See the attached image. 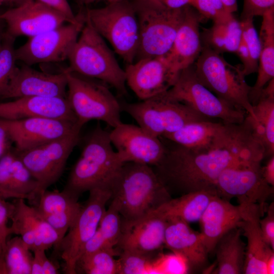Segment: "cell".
<instances>
[{"mask_svg":"<svg viewBox=\"0 0 274 274\" xmlns=\"http://www.w3.org/2000/svg\"><path fill=\"white\" fill-rule=\"evenodd\" d=\"M78 3L82 4H88L97 1H106L109 3L114 1V0H76Z\"/></svg>","mask_w":274,"mask_h":274,"instance_id":"cell-56","label":"cell"},{"mask_svg":"<svg viewBox=\"0 0 274 274\" xmlns=\"http://www.w3.org/2000/svg\"><path fill=\"white\" fill-rule=\"evenodd\" d=\"M0 274H8L4 254H0Z\"/></svg>","mask_w":274,"mask_h":274,"instance_id":"cell-53","label":"cell"},{"mask_svg":"<svg viewBox=\"0 0 274 274\" xmlns=\"http://www.w3.org/2000/svg\"><path fill=\"white\" fill-rule=\"evenodd\" d=\"M78 198L63 190H46L40 195L36 208L43 217L59 215L80 207Z\"/></svg>","mask_w":274,"mask_h":274,"instance_id":"cell-36","label":"cell"},{"mask_svg":"<svg viewBox=\"0 0 274 274\" xmlns=\"http://www.w3.org/2000/svg\"><path fill=\"white\" fill-rule=\"evenodd\" d=\"M30 1L32 0H10V5L13 6V7H15Z\"/></svg>","mask_w":274,"mask_h":274,"instance_id":"cell-55","label":"cell"},{"mask_svg":"<svg viewBox=\"0 0 274 274\" xmlns=\"http://www.w3.org/2000/svg\"><path fill=\"white\" fill-rule=\"evenodd\" d=\"M0 186L35 200L38 184L14 149L0 158Z\"/></svg>","mask_w":274,"mask_h":274,"instance_id":"cell-30","label":"cell"},{"mask_svg":"<svg viewBox=\"0 0 274 274\" xmlns=\"http://www.w3.org/2000/svg\"><path fill=\"white\" fill-rule=\"evenodd\" d=\"M21 236L7 240L3 252L8 274H31L33 256Z\"/></svg>","mask_w":274,"mask_h":274,"instance_id":"cell-35","label":"cell"},{"mask_svg":"<svg viewBox=\"0 0 274 274\" xmlns=\"http://www.w3.org/2000/svg\"><path fill=\"white\" fill-rule=\"evenodd\" d=\"M112 144L122 163L134 162L156 165L165 151L159 140L140 126L121 123L110 132Z\"/></svg>","mask_w":274,"mask_h":274,"instance_id":"cell-17","label":"cell"},{"mask_svg":"<svg viewBox=\"0 0 274 274\" xmlns=\"http://www.w3.org/2000/svg\"><path fill=\"white\" fill-rule=\"evenodd\" d=\"M242 220L239 227L247 240L243 273L266 274V263L274 254L266 243L260 225L263 208L256 203H241Z\"/></svg>","mask_w":274,"mask_h":274,"instance_id":"cell-24","label":"cell"},{"mask_svg":"<svg viewBox=\"0 0 274 274\" xmlns=\"http://www.w3.org/2000/svg\"><path fill=\"white\" fill-rule=\"evenodd\" d=\"M241 220L239 205H233L218 195L214 196L199 220L208 254L215 251L217 243L225 234L238 227Z\"/></svg>","mask_w":274,"mask_h":274,"instance_id":"cell-26","label":"cell"},{"mask_svg":"<svg viewBox=\"0 0 274 274\" xmlns=\"http://www.w3.org/2000/svg\"><path fill=\"white\" fill-rule=\"evenodd\" d=\"M199 81L219 98L254 117L249 99L251 90L245 80L242 64L228 63L221 54L202 47L194 63Z\"/></svg>","mask_w":274,"mask_h":274,"instance_id":"cell-6","label":"cell"},{"mask_svg":"<svg viewBox=\"0 0 274 274\" xmlns=\"http://www.w3.org/2000/svg\"><path fill=\"white\" fill-rule=\"evenodd\" d=\"M125 72L126 83L141 100L167 91L176 80L164 55L138 60Z\"/></svg>","mask_w":274,"mask_h":274,"instance_id":"cell-21","label":"cell"},{"mask_svg":"<svg viewBox=\"0 0 274 274\" xmlns=\"http://www.w3.org/2000/svg\"><path fill=\"white\" fill-rule=\"evenodd\" d=\"M65 69L58 73L40 72L23 64L16 66L0 100L26 96L66 97Z\"/></svg>","mask_w":274,"mask_h":274,"instance_id":"cell-19","label":"cell"},{"mask_svg":"<svg viewBox=\"0 0 274 274\" xmlns=\"http://www.w3.org/2000/svg\"><path fill=\"white\" fill-rule=\"evenodd\" d=\"M241 229L237 227L225 234L217 243L216 251L218 274L243 273L246 247L241 238Z\"/></svg>","mask_w":274,"mask_h":274,"instance_id":"cell-32","label":"cell"},{"mask_svg":"<svg viewBox=\"0 0 274 274\" xmlns=\"http://www.w3.org/2000/svg\"><path fill=\"white\" fill-rule=\"evenodd\" d=\"M252 134L245 119L239 124L202 120L186 124L163 138L183 147L208 150L227 146Z\"/></svg>","mask_w":274,"mask_h":274,"instance_id":"cell-15","label":"cell"},{"mask_svg":"<svg viewBox=\"0 0 274 274\" xmlns=\"http://www.w3.org/2000/svg\"><path fill=\"white\" fill-rule=\"evenodd\" d=\"M67 59L70 65L67 68L70 71L101 81L114 87L120 94L127 93L125 70L86 18Z\"/></svg>","mask_w":274,"mask_h":274,"instance_id":"cell-4","label":"cell"},{"mask_svg":"<svg viewBox=\"0 0 274 274\" xmlns=\"http://www.w3.org/2000/svg\"><path fill=\"white\" fill-rule=\"evenodd\" d=\"M64 69L66 98L79 125L83 127L92 120L103 121L112 128L122 123L121 104L107 84Z\"/></svg>","mask_w":274,"mask_h":274,"instance_id":"cell-7","label":"cell"},{"mask_svg":"<svg viewBox=\"0 0 274 274\" xmlns=\"http://www.w3.org/2000/svg\"><path fill=\"white\" fill-rule=\"evenodd\" d=\"M262 233L266 243L274 249V203L271 202L265 217L260 220Z\"/></svg>","mask_w":274,"mask_h":274,"instance_id":"cell-45","label":"cell"},{"mask_svg":"<svg viewBox=\"0 0 274 274\" xmlns=\"http://www.w3.org/2000/svg\"><path fill=\"white\" fill-rule=\"evenodd\" d=\"M261 91L253 106L254 117L249 115L245 119L255 139L262 145L265 156L274 155V78Z\"/></svg>","mask_w":274,"mask_h":274,"instance_id":"cell-28","label":"cell"},{"mask_svg":"<svg viewBox=\"0 0 274 274\" xmlns=\"http://www.w3.org/2000/svg\"><path fill=\"white\" fill-rule=\"evenodd\" d=\"M89 195L69 228L66 233L55 248L64 262V271L67 274H76L75 266L84 247L96 232L100 219L111 198L108 187L90 190Z\"/></svg>","mask_w":274,"mask_h":274,"instance_id":"cell-11","label":"cell"},{"mask_svg":"<svg viewBox=\"0 0 274 274\" xmlns=\"http://www.w3.org/2000/svg\"><path fill=\"white\" fill-rule=\"evenodd\" d=\"M193 7L204 19L214 22L226 21L234 16L228 12L221 0H191Z\"/></svg>","mask_w":274,"mask_h":274,"instance_id":"cell-39","label":"cell"},{"mask_svg":"<svg viewBox=\"0 0 274 274\" xmlns=\"http://www.w3.org/2000/svg\"><path fill=\"white\" fill-rule=\"evenodd\" d=\"M139 25L136 60L164 56L170 49L184 15L185 7L176 9L133 3Z\"/></svg>","mask_w":274,"mask_h":274,"instance_id":"cell-9","label":"cell"},{"mask_svg":"<svg viewBox=\"0 0 274 274\" xmlns=\"http://www.w3.org/2000/svg\"><path fill=\"white\" fill-rule=\"evenodd\" d=\"M5 246L6 245L3 243L0 237V254H1L3 252Z\"/></svg>","mask_w":274,"mask_h":274,"instance_id":"cell-57","label":"cell"},{"mask_svg":"<svg viewBox=\"0 0 274 274\" xmlns=\"http://www.w3.org/2000/svg\"><path fill=\"white\" fill-rule=\"evenodd\" d=\"M86 19L127 63L133 62L140 43L139 25L132 2L120 0L84 11Z\"/></svg>","mask_w":274,"mask_h":274,"instance_id":"cell-5","label":"cell"},{"mask_svg":"<svg viewBox=\"0 0 274 274\" xmlns=\"http://www.w3.org/2000/svg\"><path fill=\"white\" fill-rule=\"evenodd\" d=\"M46 250L39 249L35 250L31 263V274H57L59 272L55 264L46 255Z\"/></svg>","mask_w":274,"mask_h":274,"instance_id":"cell-43","label":"cell"},{"mask_svg":"<svg viewBox=\"0 0 274 274\" xmlns=\"http://www.w3.org/2000/svg\"><path fill=\"white\" fill-rule=\"evenodd\" d=\"M203 19L193 7L189 5L185 7L184 17L172 47L164 55L176 79L181 71L194 63L201 53L199 26Z\"/></svg>","mask_w":274,"mask_h":274,"instance_id":"cell-22","label":"cell"},{"mask_svg":"<svg viewBox=\"0 0 274 274\" xmlns=\"http://www.w3.org/2000/svg\"><path fill=\"white\" fill-rule=\"evenodd\" d=\"M0 19L6 24L5 33L14 38L32 37L70 23L60 13L36 0L0 13Z\"/></svg>","mask_w":274,"mask_h":274,"instance_id":"cell-18","label":"cell"},{"mask_svg":"<svg viewBox=\"0 0 274 274\" xmlns=\"http://www.w3.org/2000/svg\"><path fill=\"white\" fill-rule=\"evenodd\" d=\"M14 209L13 202L0 198V237L6 245L8 236L13 234L8 222L10 219Z\"/></svg>","mask_w":274,"mask_h":274,"instance_id":"cell-44","label":"cell"},{"mask_svg":"<svg viewBox=\"0 0 274 274\" xmlns=\"http://www.w3.org/2000/svg\"><path fill=\"white\" fill-rule=\"evenodd\" d=\"M81 129L25 151L14 150L37 182L36 199L61 177L70 155L80 141Z\"/></svg>","mask_w":274,"mask_h":274,"instance_id":"cell-12","label":"cell"},{"mask_svg":"<svg viewBox=\"0 0 274 274\" xmlns=\"http://www.w3.org/2000/svg\"><path fill=\"white\" fill-rule=\"evenodd\" d=\"M172 99L185 104L210 119L226 124L243 122L246 112L218 97L197 78L194 64L180 72L173 85L166 91Z\"/></svg>","mask_w":274,"mask_h":274,"instance_id":"cell-10","label":"cell"},{"mask_svg":"<svg viewBox=\"0 0 274 274\" xmlns=\"http://www.w3.org/2000/svg\"><path fill=\"white\" fill-rule=\"evenodd\" d=\"M77 15L76 22L64 24L29 38L25 44L15 49L17 61L30 66L67 59L85 23L84 11Z\"/></svg>","mask_w":274,"mask_h":274,"instance_id":"cell-13","label":"cell"},{"mask_svg":"<svg viewBox=\"0 0 274 274\" xmlns=\"http://www.w3.org/2000/svg\"><path fill=\"white\" fill-rule=\"evenodd\" d=\"M191 0H134V3L159 8L176 9L190 5Z\"/></svg>","mask_w":274,"mask_h":274,"instance_id":"cell-47","label":"cell"},{"mask_svg":"<svg viewBox=\"0 0 274 274\" xmlns=\"http://www.w3.org/2000/svg\"><path fill=\"white\" fill-rule=\"evenodd\" d=\"M261 162L241 160L225 168L216 184L218 195L227 200L235 197L239 204L256 203L263 208L273 187L264 179Z\"/></svg>","mask_w":274,"mask_h":274,"instance_id":"cell-14","label":"cell"},{"mask_svg":"<svg viewBox=\"0 0 274 274\" xmlns=\"http://www.w3.org/2000/svg\"><path fill=\"white\" fill-rule=\"evenodd\" d=\"M166 219L164 245L182 256L191 266L203 264L208 253L201 232L194 231L188 223L180 219L170 217Z\"/></svg>","mask_w":274,"mask_h":274,"instance_id":"cell-27","label":"cell"},{"mask_svg":"<svg viewBox=\"0 0 274 274\" xmlns=\"http://www.w3.org/2000/svg\"><path fill=\"white\" fill-rule=\"evenodd\" d=\"M12 144L6 130L0 125V158L12 149Z\"/></svg>","mask_w":274,"mask_h":274,"instance_id":"cell-49","label":"cell"},{"mask_svg":"<svg viewBox=\"0 0 274 274\" xmlns=\"http://www.w3.org/2000/svg\"><path fill=\"white\" fill-rule=\"evenodd\" d=\"M46 118L77 122L67 98L26 96L0 102V118L19 120Z\"/></svg>","mask_w":274,"mask_h":274,"instance_id":"cell-25","label":"cell"},{"mask_svg":"<svg viewBox=\"0 0 274 274\" xmlns=\"http://www.w3.org/2000/svg\"><path fill=\"white\" fill-rule=\"evenodd\" d=\"M272 8H274V0H244L241 20L262 16Z\"/></svg>","mask_w":274,"mask_h":274,"instance_id":"cell-42","label":"cell"},{"mask_svg":"<svg viewBox=\"0 0 274 274\" xmlns=\"http://www.w3.org/2000/svg\"><path fill=\"white\" fill-rule=\"evenodd\" d=\"M36 1L60 13L66 17L70 23H74L78 20V15L74 14L67 0Z\"/></svg>","mask_w":274,"mask_h":274,"instance_id":"cell-46","label":"cell"},{"mask_svg":"<svg viewBox=\"0 0 274 274\" xmlns=\"http://www.w3.org/2000/svg\"><path fill=\"white\" fill-rule=\"evenodd\" d=\"M118 254L108 250H100L90 255L81 256L75 266L76 273L119 274Z\"/></svg>","mask_w":274,"mask_h":274,"instance_id":"cell-34","label":"cell"},{"mask_svg":"<svg viewBox=\"0 0 274 274\" xmlns=\"http://www.w3.org/2000/svg\"><path fill=\"white\" fill-rule=\"evenodd\" d=\"M262 175L266 182L271 186L274 185V155L270 156L266 165L262 167Z\"/></svg>","mask_w":274,"mask_h":274,"instance_id":"cell-48","label":"cell"},{"mask_svg":"<svg viewBox=\"0 0 274 274\" xmlns=\"http://www.w3.org/2000/svg\"><path fill=\"white\" fill-rule=\"evenodd\" d=\"M262 145L253 134L227 146L198 150L175 144L165 146L156 174L169 192L182 194L202 190L216 189L221 173L241 160L257 159L264 154Z\"/></svg>","mask_w":274,"mask_h":274,"instance_id":"cell-1","label":"cell"},{"mask_svg":"<svg viewBox=\"0 0 274 274\" xmlns=\"http://www.w3.org/2000/svg\"><path fill=\"white\" fill-rule=\"evenodd\" d=\"M108 187L112 201L126 221L150 214L172 198L156 172L147 164L123 163Z\"/></svg>","mask_w":274,"mask_h":274,"instance_id":"cell-2","label":"cell"},{"mask_svg":"<svg viewBox=\"0 0 274 274\" xmlns=\"http://www.w3.org/2000/svg\"><path fill=\"white\" fill-rule=\"evenodd\" d=\"M166 224V218L154 211L133 220L122 219L116 247L119 253L125 251L152 256L164 245Z\"/></svg>","mask_w":274,"mask_h":274,"instance_id":"cell-20","label":"cell"},{"mask_svg":"<svg viewBox=\"0 0 274 274\" xmlns=\"http://www.w3.org/2000/svg\"><path fill=\"white\" fill-rule=\"evenodd\" d=\"M224 4L226 10L230 13H233L237 10V0H221Z\"/></svg>","mask_w":274,"mask_h":274,"instance_id":"cell-51","label":"cell"},{"mask_svg":"<svg viewBox=\"0 0 274 274\" xmlns=\"http://www.w3.org/2000/svg\"><path fill=\"white\" fill-rule=\"evenodd\" d=\"M123 163L113 148L110 132L98 124L85 136L63 190L79 198L92 189L108 187Z\"/></svg>","mask_w":274,"mask_h":274,"instance_id":"cell-3","label":"cell"},{"mask_svg":"<svg viewBox=\"0 0 274 274\" xmlns=\"http://www.w3.org/2000/svg\"><path fill=\"white\" fill-rule=\"evenodd\" d=\"M274 273V254L268 258L266 263V274Z\"/></svg>","mask_w":274,"mask_h":274,"instance_id":"cell-52","label":"cell"},{"mask_svg":"<svg viewBox=\"0 0 274 274\" xmlns=\"http://www.w3.org/2000/svg\"><path fill=\"white\" fill-rule=\"evenodd\" d=\"M4 5H10V0H0V7Z\"/></svg>","mask_w":274,"mask_h":274,"instance_id":"cell-58","label":"cell"},{"mask_svg":"<svg viewBox=\"0 0 274 274\" xmlns=\"http://www.w3.org/2000/svg\"><path fill=\"white\" fill-rule=\"evenodd\" d=\"M242 37L247 47L253 74L257 72L261 52V42L253 23V18L240 20Z\"/></svg>","mask_w":274,"mask_h":274,"instance_id":"cell-40","label":"cell"},{"mask_svg":"<svg viewBox=\"0 0 274 274\" xmlns=\"http://www.w3.org/2000/svg\"><path fill=\"white\" fill-rule=\"evenodd\" d=\"M166 91L140 102L121 104V110L131 116L142 128L158 138L172 133L191 122L214 120L170 98Z\"/></svg>","mask_w":274,"mask_h":274,"instance_id":"cell-8","label":"cell"},{"mask_svg":"<svg viewBox=\"0 0 274 274\" xmlns=\"http://www.w3.org/2000/svg\"><path fill=\"white\" fill-rule=\"evenodd\" d=\"M5 22L0 19V49L2 47L4 37L5 29H4Z\"/></svg>","mask_w":274,"mask_h":274,"instance_id":"cell-54","label":"cell"},{"mask_svg":"<svg viewBox=\"0 0 274 274\" xmlns=\"http://www.w3.org/2000/svg\"><path fill=\"white\" fill-rule=\"evenodd\" d=\"M122 217L116 204L111 201L105 211L98 229L110 249L116 250L121 232Z\"/></svg>","mask_w":274,"mask_h":274,"instance_id":"cell-37","label":"cell"},{"mask_svg":"<svg viewBox=\"0 0 274 274\" xmlns=\"http://www.w3.org/2000/svg\"><path fill=\"white\" fill-rule=\"evenodd\" d=\"M120 1V0H114L113 2H115V1Z\"/></svg>","mask_w":274,"mask_h":274,"instance_id":"cell-59","label":"cell"},{"mask_svg":"<svg viewBox=\"0 0 274 274\" xmlns=\"http://www.w3.org/2000/svg\"><path fill=\"white\" fill-rule=\"evenodd\" d=\"M15 38L4 34L0 49V96L6 89L16 67L14 42Z\"/></svg>","mask_w":274,"mask_h":274,"instance_id":"cell-38","label":"cell"},{"mask_svg":"<svg viewBox=\"0 0 274 274\" xmlns=\"http://www.w3.org/2000/svg\"><path fill=\"white\" fill-rule=\"evenodd\" d=\"M262 17L259 35L261 47L258 76L249 93L250 101L253 106L257 102L265 85L274 78V8L267 10Z\"/></svg>","mask_w":274,"mask_h":274,"instance_id":"cell-29","label":"cell"},{"mask_svg":"<svg viewBox=\"0 0 274 274\" xmlns=\"http://www.w3.org/2000/svg\"><path fill=\"white\" fill-rule=\"evenodd\" d=\"M217 194L216 189L202 190L171 198L154 211L165 218H176L187 223L199 221L211 200Z\"/></svg>","mask_w":274,"mask_h":274,"instance_id":"cell-31","label":"cell"},{"mask_svg":"<svg viewBox=\"0 0 274 274\" xmlns=\"http://www.w3.org/2000/svg\"><path fill=\"white\" fill-rule=\"evenodd\" d=\"M242 36L240 21L234 16L224 22H214L200 33L202 47L220 54L236 53Z\"/></svg>","mask_w":274,"mask_h":274,"instance_id":"cell-33","label":"cell"},{"mask_svg":"<svg viewBox=\"0 0 274 274\" xmlns=\"http://www.w3.org/2000/svg\"><path fill=\"white\" fill-rule=\"evenodd\" d=\"M118 260L119 274L145 273L148 271L151 256L121 251Z\"/></svg>","mask_w":274,"mask_h":274,"instance_id":"cell-41","label":"cell"},{"mask_svg":"<svg viewBox=\"0 0 274 274\" xmlns=\"http://www.w3.org/2000/svg\"><path fill=\"white\" fill-rule=\"evenodd\" d=\"M14 209L10 217L12 233L20 235L28 249L47 250L59 242L58 234L46 221L36 207L25 203V199L14 198Z\"/></svg>","mask_w":274,"mask_h":274,"instance_id":"cell-23","label":"cell"},{"mask_svg":"<svg viewBox=\"0 0 274 274\" xmlns=\"http://www.w3.org/2000/svg\"><path fill=\"white\" fill-rule=\"evenodd\" d=\"M17 152L25 151L70 134L82 128L77 122L46 118L19 120L0 118Z\"/></svg>","mask_w":274,"mask_h":274,"instance_id":"cell-16","label":"cell"},{"mask_svg":"<svg viewBox=\"0 0 274 274\" xmlns=\"http://www.w3.org/2000/svg\"><path fill=\"white\" fill-rule=\"evenodd\" d=\"M0 198L4 199H9V198H22L24 199V198L16 193L10 191L8 190L5 189L3 187L0 186Z\"/></svg>","mask_w":274,"mask_h":274,"instance_id":"cell-50","label":"cell"}]
</instances>
